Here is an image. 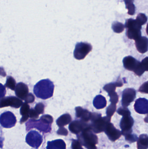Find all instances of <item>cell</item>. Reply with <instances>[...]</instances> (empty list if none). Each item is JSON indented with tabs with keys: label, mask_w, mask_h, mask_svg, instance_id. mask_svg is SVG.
<instances>
[{
	"label": "cell",
	"mask_w": 148,
	"mask_h": 149,
	"mask_svg": "<svg viewBox=\"0 0 148 149\" xmlns=\"http://www.w3.org/2000/svg\"><path fill=\"white\" fill-rule=\"evenodd\" d=\"M54 121V119L50 115H44L41 116L40 120L30 119L26 123V130L27 131L31 129L34 128L40 132L47 133L51 131V124Z\"/></svg>",
	"instance_id": "obj_1"
},
{
	"label": "cell",
	"mask_w": 148,
	"mask_h": 149,
	"mask_svg": "<svg viewBox=\"0 0 148 149\" xmlns=\"http://www.w3.org/2000/svg\"><path fill=\"white\" fill-rule=\"evenodd\" d=\"M54 85L49 79H43L38 81L34 87V93L37 98L47 100L51 98L54 94Z\"/></svg>",
	"instance_id": "obj_2"
},
{
	"label": "cell",
	"mask_w": 148,
	"mask_h": 149,
	"mask_svg": "<svg viewBox=\"0 0 148 149\" xmlns=\"http://www.w3.org/2000/svg\"><path fill=\"white\" fill-rule=\"evenodd\" d=\"M111 117L109 116L102 117L101 113H92L90 127L92 131L95 134L104 132L107 125L110 123Z\"/></svg>",
	"instance_id": "obj_3"
},
{
	"label": "cell",
	"mask_w": 148,
	"mask_h": 149,
	"mask_svg": "<svg viewBox=\"0 0 148 149\" xmlns=\"http://www.w3.org/2000/svg\"><path fill=\"white\" fill-rule=\"evenodd\" d=\"M77 138L81 144L87 149H97L96 145L98 143V137L90 129L77 135Z\"/></svg>",
	"instance_id": "obj_4"
},
{
	"label": "cell",
	"mask_w": 148,
	"mask_h": 149,
	"mask_svg": "<svg viewBox=\"0 0 148 149\" xmlns=\"http://www.w3.org/2000/svg\"><path fill=\"white\" fill-rule=\"evenodd\" d=\"M123 62V66L126 70L134 72L138 76H141L145 72L141 63L131 56L125 57Z\"/></svg>",
	"instance_id": "obj_5"
},
{
	"label": "cell",
	"mask_w": 148,
	"mask_h": 149,
	"mask_svg": "<svg viewBox=\"0 0 148 149\" xmlns=\"http://www.w3.org/2000/svg\"><path fill=\"white\" fill-rule=\"evenodd\" d=\"M92 49L91 44L87 42H78L76 45L74 52L75 58L77 60H82Z\"/></svg>",
	"instance_id": "obj_6"
},
{
	"label": "cell",
	"mask_w": 148,
	"mask_h": 149,
	"mask_svg": "<svg viewBox=\"0 0 148 149\" xmlns=\"http://www.w3.org/2000/svg\"><path fill=\"white\" fill-rule=\"evenodd\" d=\"M42 136L35 130L30 131L26 137V141L29 146L36 149H38L42 143Z\"/></svg>",
	"instance_id": "obj_7"
},
{
	"label": "cell",
	"mask_w": 148,
	"mask_h": 149,
	"mask_svg": "<svg viewBox=\"0 0 148 149\" xmlns=\"http://www.w3.org/2000/svg\"><path fill=\"white\" fill-rule=\"evenodd\" d=\"M134 120L131 115H126L123 116L120 122V126L121 129L122 134L124 136L132 134V127L134 126Z\"/></svg>",
	"instance_id": "obj_8"
},
{
	"label": "cell",
	"mask_w": 148,
	"mask_h": 149,
	"mask_svg": "<svg viewBox=\"0 0 148 149\" xmlns=\"http://www.w3.org/2000/svg\"><path fill=\"white\" fill-rule=\"evenodd\" d=\"M89 129H91L90 123L85 122L81 120L73 121L69 126V129L70 132L76 135L79 134L84 130Z\"/></svg>",
	"instance_id": "obj_9"
},
{
	"label": "cell",
	"mask_w": 148,
	"mask_h": 149,
	"mask_svg": "<svg viewBox=\"0 0 148 149\" xmlns=\"http://www.w3.org/2000/svg\"><path fill=\"white\" fill-rule=\"evenodd\" d=\"M0 123L2 127L5 128H10L15 125L17 119L14 115L10 111L4 112L0 116Z\"/></svg>",
	"instance_id": "obj_10"
},
{
	"label": "cell",
	"mask_w": 148,
	"mask_h": 149,
	"mask_svg": "<svg viewBox=\"0 0 148 149\" xmlns=\"http://www.w3.org/2000/svg\"><path fill=\"white\" fill-rule=\"evenodd\" d=\"M23 101L19 98L15 96H10L3 97L1 100L0 107H10L12 108L18 109L22 106Z\"/></svg>",
	"instance_id": "obj_11"
},
{
	"label": "cell",
	"mask_w": 148,
	"mask_h": 149,
	"mask_svg": "<svg viewBox=\"0 0 148 149\" xmlns=\"http://www.w3.org/2000/svg\"><path fill=\"white\" fill-rule=\"evenodd\" d=\"M136 97V91L133 88H127L123 92L122 105L123 107H127Z\"/></svg>",
	"instance_id": "obj_12"
},
{
	"label": "cell",
	"mask_w": 148,
	"mask_h": 149,
	"mask_svg": "<svg viewBox=\"0 0 148 149\" xmlns=\"http://www.w3.org/2000/svg\"><path fill=\"white\" fill-rule=\"evenodd\" d=\"M104 132L109 140L113 142H115L119 139L122 135L121 131L116 129L114 124L111 123H109L107 125Z\"/></svg>",
	"instance_id": "obj_13"
},
{
	"label": "cell",
	"mask_w": 148,
	"mask_h": 149,
	"mask_svg": "<svg viewBox=\"0 0 148 149\" xmlns=\"http://www.w3.org/2000/svg\"><path fill=\"white\" fill-rule=\"evenodd\" d=\"M135 110L141 114L148 113V100L145 98H140L136 100L134 105Z\"/></svg>",
	"instance_id": "obj_14"
},
{
	"label": "cell",
	"mask_w": 148,
	"mask_h": 149,
	"mask_svg": "<svg viewBox=\"0 0 148 149\" xmlns=\"http://www.w3.org/2000/svg\"><path fill=\"white\" fill-rule=\"evenodd\" d=\"M15 92L18 98L24 100L29 94L28 87L25 83L19 82L17 84Z\"/></svg>",
	"instance_id": "obj_15"
},
{
	"label": "cell",
	"mask_w": 148,
	"mask_h": 149,
	"mask_svg": "<svg viewBox=\"0 0 148 149\" xmlns=\"http://www.w3.org/2000/svg\"><path fill=\"white\" fill-rule=\"evenodd\" d=\"M76 116L77 118H81V120L88 123L90 121L92 113L89 112L87 109H83L81 107H78L75 108Z\"/></svg>",
	"instance_id": "obj_16"
},
{
	"label": "cell",
	"mask_w": 148,
	"mask_h": 149,
	"mask_svg": "<svg viewBox=\"0 0 148 149\" xmlns=\"http://www.w3.org/2000/svg\"><path fill=\"white\" fill-rule=\"evenodd\" d=\"M136 49L139 52L143 54L148 50V39L146 37H141L135 40Z\"/></svg>",
	"instance_id": "obj_17"
},
{
	"label": "cell",
	"mask_w": 148,
	"mask_h": 149,
	"mask_svg": "<svg viewBox=\"0 0 148 149\" xmlns=\"http://www.w3.org/2000/svg\"><path fill=\"white\" fill-rule=\"evenodd\" d=\"M46 149H66V144L61 139L48 141Z\"/></svg>",
	"instance_id": "obj_18"
},
{
	"label": "cell",
	"mask_w": 148,
	"mask_h": 149,
	"mask_svg": "<svg viewBox=\"0 0 148 149\" xmlns=\"http://www.w3.org/2000/svg\"><path fill=\"white\" fill-rule=\"evenodd\" d=\"M30 107L28 103L24 102L20 109V114L22 116L20 120V123L23 124L27 121L30 117L29 113L30 111Z\"/></svg>",
	"instance_id": "obj_19"
},
{
	"label": "cell",
	"mask_w": 148,
	"mask_h": 149,
	"mask_svg": "<svg viewBox=\"0 0 148 149\" xmlns=\"http://www.w3.org/2000/svg\"><path fill=\"white\" fill-rule=\"evenodd\" d=\"M107 102L106 98L101 95H96L93 100V105L97 109L104 108L107 106Z\"/></svg>",
	"instance_id": "obj_20"
},
{
	"label": "cell",
	"mask_w": 148,
	"mask_h": 149,
	"mask_svg": "<svg viewBox=\"0 0 148 149\" xmlns=\"http://www.w3.org/2000/svg\"><path fill=\"white\" fill-rule=\"evenodd\" d=\"M72 118L69 113L64 114L61 116L56 121V124L59 127H63L71 123Z\"/></svg>",
	"instance_id": "obj_21"
},
{
	"label": "cell",
	"mask_w": 148,
	"mask_h": 149,
	"mask_svg": "<svg viewBox=\"0 0 148 149\" xmlns=\"http://www.w3.org/2000/svg\"><path fill=\"white\" fill-rule=\"evenodd\" d=\"M123 86V83L120 79L118 80L117 81L114 83H109L106 84L103 87V90L107 92L109 94L114 93L117 87H122Z\"/></svg>",
	"instance_id": "obj_22"
},
{
	"label": "cell",
	"mask_w": 148,
	"mask_h": 149,
	"mask_svg": "<svg viewBox=\"0 0 148 149\" xmlns=\"http://www.w3.org/2000/svg\"><path fill=\"white\" fill-rule=\"evenodd\" d=\"M137 149H148V136L146 134L140 135L137 141Z\"/></svg>",
	"instance_id": "obj_23"
},
{
	"label": "cell",
	"mask_w": 148,
	"mask_h": 149,
	"mask_svg": "<svg viewBox=\"0 0 148 149\" xmlns=\"http://www.w3.org/2000/svg\"><path fill=\"white\" fill-rule=\"evenodd\" d=\"M126 34L129 39L135 40L140 38L142 35L141 30L134 29H127Z\"/></svg>",
	"instance_id": "obj_24"
},
{
	"label": "cell",
	"mask_w": 148,
	"mask_h": 149,
	"mask_svg": "<svg viewBox=\"0 0 148 149\" xmlns=\"http://www.w3.org/2000/svg\"><path fill=\"white\" fill-rule=\"evenodd\" d=\"M125 27L127 29L140 30L142 29V25L136 20L130 18L127 19L125 23Z\"/></svg>",
	"instance_id": "obj_25"
},
{
	"label": "cell",
	"mask_w": 148,
	"mask_h": 149,
	"mask_svg": "<svg viewBox=\"0 0 148 149\" xmlns=\"http://www.w3.org/2000/svg\"><path fill=\"white\" fill-rule=\"evenodd\" d=\"M16 85L15 80L13 78V77L10 76L7 77L6 82L5 84V87L14 91L15 89Z\"/></svg>",
	"instance_id": "obj_26"
},
{
	"label": "cell",
	"mask_w": 148,
	"mask_h": 149,
	"mask_svg": "<svg viewBox=\"0 0 148 149\" xmlns=\"http://www.w3.org/2000/svg\"><path fill=\"white\" fill-rule=\"evenodd\" d=\"M125 26L122 23L118 22H115L113 23L112 28L114 32L116 33H120L123 32Z\"/></svg>",
	"instance_id": "obj_27"
},
{
	"label": "cell",
	"mask_w": 148,
	"mask_h": 149,
	"mask_svg": "<svg viewBox=\"0 0 148 149\" xmlns=\"http://www.w3.org/2000/svg\"><path fill=\"white\" fill-rule=\"evenodd\" d=\"M116 110V104L111 103L107 108L106 110V114L107 116L111 117L114 115V113Z\"/></svg>",
	"instance_id": "obj_28"
},
{
	"label": "cell",
	"mask_w": 148,
	"mask_h": 149,
	"mask_svg": "<svg viewBox=\"0 0 148 149\" xmlns=\"http://www.w3.org/2000/svg\"><path fill=\"white\" fill-rule=\"evenodd\" d=\"M136 20L141 25H144L147 21V17L145 14L140 13L137 15Z\"/></svg>",
	"instance_id": "obj_29"
},
{
	"label": "cell",
	"mask_w": 148,
	"mask_h": 149,
	"mask_svg": "<svg viewBox=\"0 0 148 149\" xmlns=\"http://www.w3.org/2000/svg\"><path fill=\"white\" fill-rule=\"evenodd\" d=\"M45 105L42 102H39L36 105L34 109L38 114H42L44 113Z\"/></svg>",
	"instance_id": "obj_30"
},
{
	"label": "cell",
	"mask_w": 148,
	"mask_h": 149,
	"mask_svg": "<svg viewBox=\"0 0 148 149\" xmlns=\"http://www.w3.org/2000/svg\"><path fill=\"white\" fill-rule=\"evenodd\" d=\"M117 113L123 116L126 115H131V112L127 107H121L119 108L117 110Z\"/></svg>",
	"instance_id": "obj_31"
},
{
	"label": "cell",
	"mask_w": 148,
	"mask_h": 149,
	"mask_svg": "<svg viewBox=\"0 0 148 149\" xmlns=\"http://www.w3.org/2000/svg\"><path fill=\"white\" fill-rule=\"evenodd\" d=\"M110 97L109 101L113 104H116L118 103L119 101V96L116 92L112 93L108 95Z\"/></svg>",
	"instance_id": "obj_32"
},
{
	"label": "cell",
	"mask_w": 148,
	"mask_h": 149,
	"mask_svg": "<svg viewBox=\"0 0 148 149\" xmlns=\"http://www.w3.org/2000/svg\"><path fill=\"white\" fill-rule=\"evenodd\" d=\"M126 5V8L128 10V14L130 15H134L136 11V7L134 3L127 4Z\"/></svg>",
	"instance_id": "obj_33"
},
{
	"label": "cell",
	"mask_w": 148,
	"mask_h": 149,
	"mask_svg": "<svg viewBox=\"0 0 148 149\" xmlns=\"http://www.w3.org/2000/svg\"><path fill=\"white\" fill-rule=\"evenodd\" d=\"M125 138H126V141H127L130 143L135 142L138 140V137L135 134H130L125 136Z\"/></svg>",
	"instance_id": "obj_34"
},
{
	"label": "cell",
	"mask_w": 148,
	"mask_h": 149,
	"mask_svg": "<svg viewBox=\"0 0 148 149\" xmlns=\"http://www.w3.org/2000/svg\"><path fill=\"white\" fill-rule=\"evenodd\" d=\"M81 145L78 140L72 139L71 144V148L72 149H83Z\"/></svg>",
	"instance_id": "obj_35"
},
{
	"label": "cell",
	"mask_w": 148,
	"mask_h": 149,
	"mask_svg": "<svg viewBox=\"0 0 148 149\" xmlns=\"http://www.w3.org/2000/svg\"><path fill=\"white\" fill-rule=\"evenodd\" d=\"M139 91L142 93L148 94V81L144 82L140 87Z\"/></svg>",
	"instance_id": "obj_36"
},
{
	"label": "cell",
	"mask_w": 148,
	"mask_h": 149,
	"mask_svg": "<svg viewBox=\"0 0 148 149\" xmlns=\"http://www.w3.org/2000/svg\"><path fill=\"white\" fill-rule=\"evenodd\" d=\"M35 99L34 95L31 93H29L24 100L26 103H31L34 102Z\"/></svg>",
	"instance_id": "obj_37"
},
{
	"label": "cell",
	"mask_w": 148,
	"mask_h": 149,
	"mask_svg": "<svg viewBox=\"0 0 148 149\" xmlns=\"http://www.w3.org/2000/svg\"><path fill=\"white\" fill-rule=\"evenodd\" d=\"M39 115L36 113L34 109L31 108L30 111L29 116L31 119H37L39 118Z\"/></svg>",
	"instance_id": "obj_38"
},
{
	"label": "cell",
	"mask_w": 148,
	"mask_h": 149,
	"mask_svg": "<svg viewBox=\"0 0 148 149\" xmlns=\"http://www.w3.org/2000/svg\"><path fill=\"white\" fill-rule=\"evenodd\" d=\"M68 134V132L67 130L63 127H60L57 131V134L60 135L67 136Z\"/></svg>",
	"instance_id": "obj_39"
},
{
	"label": "cell",
	"mask_w": 148,
	"mask_h": 149,
	"mask_svg": "<svg viewBox=\"0 0 148 149\" xmlns=\"http://www.w3.org/2000/svg\"><path fill=\"white\" fill-rule=\"evenodd\" d=\"M142 65L145 71H148V57L145 58L141 62Z\"/></svg>",
	"instance_id": "obj_40"
},
{
	"label": "cell",
	"mask_w": 148,
	"mask_h": 149,
	"mask_svg": "<svg viewBox=\"0 0 148 149\" xmlns=\"http://www.w3.org/2000/svg\"><path fill=\"white\" fill-rule=\"evenodd\" d=\"M1 99L3 98L6 93V91H5V87L2 86L1 84Z\"/></svg>",
	"instance_id": "obj_41"
},
{
	"label": "cell",
	"mask_w": 148,
	"mask_h": 149,
	"mask_svg": "<svg viewBox=\"0 0 148 149\" xmlns=\"http://www.w3.org/2000/svg\"><path fill=\"white\" fill-rule=\"evenodd\" d=\"M134 0H124L126 5L130 4V3H134Z\"/></svg>",
	"instance_id": "obj_42"
},
{
	"label": "cell",
	"mask_w": 148,
	"mask_h": 149,
	"mask_svg": "<svg viewBox=\"0 0 148 149\" xmlns=\"http://www.w3.org/2000/svg\"><path fill=\"white\" fill-rule=\"evenodd\" d=\"M144 121H145V122L147 123H148V113L147 116H146V117H145V119H144Z\"/></svg>",
	"instance_id": "obj_43"
},
{
	"label": "cell",
	"mask_w": 148,
	"mask_h": 149,
	"mask_svg": "<svg viewBox=\"0 0 148 149\" xmlns=\"http://www.w3.org/2000/svg\"><path fill=\"white\" fill-rule=\"evenodd\" d=\"M146 32H147V34L148 36V23L147 24V28H146Z\"/></svg>",
	"instance_id": "obj_44"
}]
</instances>
